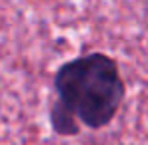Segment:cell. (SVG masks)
<instances>
[{
  "mask_svg": "<svg viewBox=\"0 0 148 145\" xmlns=\"http://www.w3.org/2000/svg\"><path fill=\"white\" fill-rule=\"evenodd\" d=\"M58 99L50 107V125L58 135L74 137L80 125L102 129L116 117L126 86L118 64L106 54H86L64 64L54 78Z\"/></svg>",
  "mask_w": 148,
  "mask_h": 145,
  "instance_id": "1",
  "label": "cell"
},
{
  "mask_svg": "<svg viewBox=\"0 0 148 145\" xmlns=\"http://www.w3.org/2000/svg\"><path fill=\"white\" fill-rule=\"evenodd\" d=\"M146 2H148V0H146Z\"/></svg>",
  "mask_w": 148,
  "mask_h": 145,
  "instance_id": "2",
  "label": "cell"
}]
</instances>
